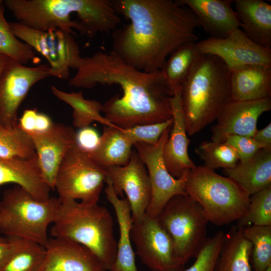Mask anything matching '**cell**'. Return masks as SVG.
<instances>
[{
    "mask_svg": "<svg viewBox=\"0 0 271 271\" xmlns=\"http://www.w3.org/2000/svg\"><path fill=\"white\" fill-rule=\"evenodd\" d=\"M129 22L112 33L111 52L146 72L161 70L181 45L196 42L199 24L195 15L172 0H111Z\"/></svg>",
    "mask_w": 271,
    "mask_h": 271,
    "instance_id": "1",
    "label": "cell"
},
{
    "mask_svg": "<svg viewBox=\"0 0 271 271\" xmlns=\"http://www.w3.org/2000/svg\"><path fill=\"white\" fill-rule=\"evenodd\" d=\"M97 84H117L121 88L122 95H114L102 108L104 117L120 128L162 122L172 117L173 95L161 70L144 72L111 52L99 51L82 57L76 74L69 80V85L74 87L91 89Z\"/></svg>",
    "mask_w": 271,
    "mask_h": 271,
    "instance_id": "2",
    "label": "cell"
},
{
    "mask_svg": "<svg viewBox=\"0 0 271 271\" xmlns=\"http://www.w3.org/2000/svg\"><path fill=\"white\" fill-rule=\"evenodd\" d=\"M18 22L42 31L74 30L88 37L108 33L121 23L111 0H6Z\"/></svg>",
    "mask_w": 271,
    "mask_h": 271,
    "instance_id": "3",
    "label": "cell"
},
{
    "mask_svg": "<svg viewBox=\"0 0 271 271\" xmlns=\"http://www.w3.org/2000/svg\"><path fill=\"white\" fill-rule=\"evenodd\" d=\"M230 69L217 57L200 54L181 86L187 133L193 136L215 121L231 99Z\"/></svg>",
    "mask_w": 271,
    "mask_h": 271,
    "instance_id": "4",
    "label": "cell"
},
{
    "mask_svg": "<svg viewBox=\"0 0 271 271\" xmlns=\"http://www.w3.org/2000/svg\"><path fill=\"white\" fill-rule=\"evenodd\" d=\"M61 200L59 213L51 228V236L67 238L84 246L105 270L110 271L116 257L117 242L108 210L98 203Z\"/></svg>",
    "mask_w": 271,
    "mask_h": 271,
    "instance_id": "5",
    "label": "cell"
},
{
    "mask_svg": "<svg viewBox=\"0 0 271 271\" xmlns=\"http://www.w3.org/2000/svg\"><path fill=\"white\" fill-rule=\"evenodd\" d=\"M61 205L59 197L39 200L19 186L8 189L0 201V232L45 247L48 228L56 220Z\"/></svg>",
    "mask_w": 271,
    "mask_h": 271,
    "instance_id": "6",
    "label": "cell"
},
{
    "mask_svg": "<svg viewBox=\"0 0 271 271\" xmlns=\"http://www.w3.org/2000/svg\"><path fill=\"white\" fill-rule=\"evenodd\" d=\"M185 191L201 206L208 221L217 226L237 221L249 202L250 196L234 181L204 166L188 171Z\"/></svg>",
    "mask_w": 271,
    "mask_h": 271,
    "instance_id": "7",
    "label": "cell"
},
{
    "mask_svg": "<svg viewBox=\"0 0 271 271\" xmlns=\"http://www.w3.org/2000/svg\"><path fill=\"white\" fill-rule=\"evenodd\" d=\"M171 238L176 254L184 266L195 257L206 240L209 222L201 206L187 194L170 199L157 217Z\"/></svg>",
    "mask_w": 271,
    "mask_h": 271,
    "instance_id": "8",
    "label": "cell"
},
{
    "mask_svg": "<svg viewBox=\"0 0 271 271\" xmlns=\"http://www.w3.org/2000/svg\"><path fill=\"white\" fill-rule=\"evenodd\" d=\"M107 176L105 168L74 145L63 159L55 189L61 200L98 203Z\"/></svg>",
    "mask_w": 271,
    "mask_h": 271,
    "instance_id": "9",
    "label": "cell"
},
{
    "mask_svg": "<svg viewBox=\"0 0 271 271\" xmlns=\"http://www.w3.org/2000/svg\"><path fill=\"white\" fill-rule=\"evenodd\" d=\"M14 35L43 56L53 76L69 78L70 69H78L82 57L73 35L60 29L37 30L19 22L10 23Z\"/></svg>",
    "mask_w": 271,
    "mask_h": 271,
    "instance_id": "10",
    "label": "cell"
},
{
    "mask_svg": "<svg viewBox=\"0 0 271 271\" xmlns=\"http://www.w3.org/2000/svg\"><path fill=\"white\" fill-rule=\"evenodd\" d=\"M171 126L166 129L155 144L137 143L135 150L145 164L149 175L151 197L146 213L157 218L160 212L173 197L187 194L185 185L188 171L180 178L173 177L169 172L163 158V150L167 142Z\"/></svg>",
    "mask_w": 271,
    "mask_h": 271,
    "instance_id": "11",
    "label": "cell"
},
{
    "mask_svg": "<svg viewBox=\"0 0 271 271\" xmlns=\"http://www.w3.org/2000/svg\"><path fill=\"white\" fill-rule=\"evenodd\" d=\"M53 76L49 65L28 67L8 58L0 72V124L17 126L18 111L31 87Z\"/></svg>",
    "mask_w": 271,
    "mask_h": 271,
    "instance_id": "12",
    "label": "cell"
},
{
    "mask_svg": "<svg viewBox=\"0 0 271 271\" xmlns=\"http://www.w3.org/2000/svg\"><path fill=\"white\" fill-rule=\"evenodd\" d=\"M131 241L141 261L151 271H181L173 242L157 218L146 213L133 222Z\"/></svg>",
    "mask_w": 271,
    "mask_h": 271,
    "instance_id": "13",
    "label": "cell"
},
{
    "mask_svg": "<svg viewBox=\"0 0 271 271\" xmlns=\"http://www.w3.org/2000/svg\"><path fill=\"white\" fill-rule=\"evenodd\" d=\"M196 45L200 54L217 57L230 70L249 64L271 66V49L256 44L239 28L224 38L209 37Z\"/></svg>",
    "mask_w": 271,
    "mask_h": 271,
    "instance_id": "14",
    "label": "cell"
},
{
    "mask_svg": "<svg viewBox=\"0 0 271 271\" xmlns=\"http://www.w3.org/2000/svg\"><path fill=\"white\" fill-rule=\"evenodd\" d=\"M107 178L118 196L126 195L133 222L146 214L151 197V187L146 167L135 150L128 163L122 166L105 168Z\"/></svg>",
    "mask_w": 271,
    "mask_h": 271,
    "instance_id": "15",
    "label": "cell"
},
{
    "mask_svg": "<svg viewBox=\"0 0 271 271\" xmlns=\"http://www.w3.org/2000/svg\"><path fill=\"white\" fill-rule=\"evenodd\" d=\"M271 109V99L254 100L231 99L219 112L211 129V141L223 142L226 136L252 137L257 130L259 117Z\"/></svg>",
    "mask_w": 271,
    "mask_h": 271,
    "instance_id": "16",
    "label": "cell"
},
{
    "mask_svg": "<svg viewBox=\"0 0 271 271\" xmlns=\"http://www.w3.org/2000/svg\"><path fill=\"white\" fill-rule=\"evenodd\" d=\"M27 133L33 143L43 177L50 188L54 190L59 166L76 144V132L69 125L54 123L46 132Z\"/></svg>",
    "mask_w": 271,
    "mask_h": 271,
    "instance_id": "17",
    "label": "cell"
},
{
    "mask_svg": "<svg viewBox=\"0 0 271 271\" xmlns=\"http://www.w3.org/2000/svg\"><path fill=\"white\" fill-rule=\"evenodd\" d=\"M45 249L38 271H105L89 249L70 239L51 237Z\"/></svg>",
    "mask_w": 271,
    "mask_h": 271,
    "instance_id": "18",
    "label": "cell"
},
{
    "mask_svg": "<svg viewBox=\"0 0 271 271\" xmlns=\"http://www.w3.org/2000/svg\"><path fill=\"white\" fill-rule=\"evenodd\" d=\"M170 102L173 123L163 148V158L170 174L178 178L196 165L190 158L188 152L190 140L187 137L184 118L181 87L173 93Z\"/></svg>",
    "mask_w": 271,
    "mask_h": 271,
    "instance_id": "19",
    "label": "cell"
},
{
    "mask_svg": "<svg viewBox=\"0 0 271 271\" xmlns=\"http://www.w3.org/2000/svg\"><path fill=\"white\" fill-rule=\"evenodd\" d=\"M195 15L210 37L223 38L240 27L232 0H176Z\"/></svg>",
    "mask_w": 271,
    "mask_h": 271,
    "instance_id": "20",
    "label": "cell"
},
{
    "mask_svg": "<svg viewBox=\"0 0 271 271\" xmlns=\"http://www.w3.org/2000/svg\"><path fill=\"white\" fill-rule=\"evenodd\" d=\"M14 183L39 200L49 198L51 189L42 175L37 155L29 159L0 157V185Z\"/></svg>",
    "mask_w": 271,
    "mask_h": 271,
    "instance_id": "21",
    "label": "cell"
},
{
    "mask_svg": "<svg viewBox=\"0 0 271 271\" xmlns=\"http://www.w3.org/2000/svg\"><path fill=\"white\" fill-rule=\"evenodd\" d=\"M104 189L107 200L115 211L119 227L115 259L110 271H138L131 245V230L133 224L130 207L126 198H119L107 178Z\"/></svg>",
    "mask_w": 271,
    "mask_h": 271,
    "instance_id": "22",
    "label": "cell"
},
{
    "mask_svg": "<svg viewBox=\"0 0 271 271\" xmlns=\"http://www.w3.org/2000/svg\"><path fill=\"white\" fill-rule=\"evenodd\" d=\"M231 97L254 100L271 96V66L243 65L231 70Z\"/></svg>",
    "mask_w": 271,
    "mask_h": 271,
    "instance_id": "23",
    "label": "cell"
},
{
    "mask_svg": "<svg viewBox=\"0 0 271 271\" xmlns=\"http://www.w3.org/2000/svg\"><path fill=\"white\" fill-rule=\"evenodd\" d=\"M233 3L242 31L256 44L271 49V5L262 0Z\"/></svg>",
    "mask_w": 271,
    "mask_h": 271,
    "instance_id": "24",
    "label": "cell"
},
{
    "mask_svg": "<svg viewBox=\"0 0 271 271\" xmlns=\"http://www.w3.org/2000/svg\"><path fill=\"white\" fill-rule=\"evenodd\" d=\"M249 196L271 186V147L259 150L250 159L223 169Z\"/></svg>",
    "mask_w": 271,
    "mask_h": 271,
    "instance_id": "25",
    "label": "cell"
},
{
    "mask_svg": "<svg viewBox=\"0 0 271 271\" xmlns=\"http://www.w3.org/2000/svg\"><path fill=\"white\" fill-rule=\"evenodd\" d=\"M133 147L121 128L104 126L98 147L88 154L104 168L122 166L129 161Z\"/></svg>",
    "mask_w": 271,
    "mask_h": 271,
    "instance_id": "26",
    "label": "cell"
},
{
    "mask_svg": "<svg viewBox=\"0 0 271 271\" xmlns=\"http://www.w3.org/2000/svg\"><path fill=\"white\" fill-rule=\"evenodd\" d=\"M252 244L236 226L225 233L215 271H251Z\"/></svg>",
    "mask_w": 271,
    "mask_h": 271,
    "instance_id": "27",
    "label": "cell"
},
{
    "mask_svg": "<svg viewBox=\"0 0 271 271\" xmlns=\"http://www.w3.org/2000/svg\"><path fill=\"white\" fill-rule=\"evenodd\" d=\"M9 238L11 248L0 265V271H38L44 258L45 247L27 239Z\"/></svg>",
    "mask_w": 271,
    "mask_h": 271,
    "instance_id": "28",
    "label": "cell"
},
{
    "mask_svg": "<svg viewBox=\"0 0 271 271\" xmlns=\"http://www.w3.org/2000/svg\"><path fill=\"white\" fill-rule=\"evenodd\" d=\"M51 91L57 98L72 108V123L74 126L80 129L90 126L94 121L104 126H115L101 115L102 104L94 99H85L81 91L67 92L54 86L51 87Z\"/></svg>",
    "mask_w": 271,
    "mask_h": 271,
    "instance_id": "29",
    "label": "cell"
},
{
    "mask_svg": "<svg viewBox=\"0 0 271 271\" xmlns=\"http://www.w3.org/2000/svg\"><path fill=\"white\" fill-rule=\"evenodd\" d=\"M196 43L186 42L176 48L161 70L172 95L181 87L200 55Z\"/></svg>",
    "mask_w": 271,
    "mask_h": 271,
    "instance_id": "30",
    "label": "cell"
},
{
    "mask_svg": "<svg viewBox=\"0 0 271 271\" xmlns=\"http://www.w3.org/2000/svg\"><path fill=\"white\" fill-rule=\"evenodd\" d=\"M239 229L252 244L251 267L254 271H265L271 266V226H250Z\"/></svg>",
    "mask_w": 271,
    "mask_h": 271,
    "instance_id": "31",
    "label": "cell"
},
{
    "mask_svg": "<svg viewBox=\"0 0 271 271\" xmlns=\"http://www.w3.org/2000/svg\"><path fill=\"white\" fill-rule=\"evenodd\" d=\"M36 156L29 134L18 125L8 127L0 124V157L29 159Z\"/></svg>",
    "mask_w": 271,
    "mask_h": 271,
    "instance_id": "32",
    "label": "cell"
},
{
    "mask_svg": "<svg viewBox=\"0 0 271 271\" xmlns=\"http://www.w3.org/2000/svg\"><path fill=\"white\" fill-rule=\"evenodd\" d=\"M195 152L203 161V166L212 170L230 169L239 161L234 149L224 142L203 141Z\"/></svg>",
    "mask_w": 271,
    "mask_h": 271,
    "instance_id": "33",
    "label": "cell"
},
{
    "mask_svg": "<svg viewBox=\"0 0 271 271\" xmlns=\"http://www.w3.org/2000/svg\"><path fill=\"white\" fill-rule=\"evenodd\" d=\"M4 7H0V54L24 65L38 59L34 49L20 41L14 34L4 14Z\"/></svg>",
    "mask_w": 271,
    "mask_h": 271,
    "instance_id": "34",
    "label": "cell"
},
{
    "mask_svg": "<svg viewBox=\"0 0 271 271\" xmlns=\"http://www.w3.org/2000/svg\"><path fill=\"white\" fill-rule=\"evenodd\" d=\"M236 222L238 228L271 226V186L250 196L245 213Z\"/></svg>",
    "mask_w": 271,
    "mask_h": 271,
    "instance_id": "35",
    "label": "cell"
},
{
    "mask_svg": "<svg viewBox=\"0 0 271 271\" xmlns=\"http://www.w3.org/2000/svg\"><path fill=\"white\" fill-rule=\"evenodd\" d=\"M225 234L223 231H219L212 237L207 238L196 256L194 263L181 271H215Z\"/></svg>",
    "mask_w": 271,
    "mask_h": 271,
    "instance_id": "36",
    "label": "cell"
},
{
    "mask_svg": "<svg viewBox=\"0 0 271 271\" xmlns=\"http://www.w3.org/2000/svg\"><path fill=\"white\" fill-rule=\"evenodd\" d=\"M172 118L162 122L136 125L121 129L124 136L134 146L137 143L153 145L159 140L164 131L172 126Z\"/></svg>",
    "mask_w": 271,
    "mask_h": 271,
    "instance_id": "37",
    "label": "cell"
},
{
    "mask_svg": "<svg viewBox=\"0 0 271 271\" xmlns=\"http://www.w3.org/2000/svg\"><path fill=\"white\" fill-rule=\"evenodd\" d=\"M224 142L234 149L238 156L239 162H245L249 160L259 150L266 148L251 137L242 136L228 135L225 137Z\"/></svg>",
    "mask_w": 271,
    "mask_h": 271,
    "instance_id": "38",
    "label": "cell"
},
{
    "mask_svg": "<svg viewBox=\"0 0 271 271\" xmlns=\"http://www.w3.org/2000/svg\"><path fill=\"white\" fill-rule=\"evenodd\" d=\"M100 140V136L97 130L90 126L80 128L76 132L77 146L87 154L92 153L97 149Z\"/></svg>",
    "mask_w": 271,
    "mask_h": 271,
    "instance_id": "39",
    "label": "cell"
},
{
    "mask_svg": "<svg viewBox=\"0 0 271 271\" xmlns=\"http://www.w3.org/2000/svg\"><path fill=\"white\" fill-rule=\"evenodd\" d=\"M38 112L34 109H26L19 120V127L26 132L34 131Z\"/></svg>",
    "mask_w": 271,
    "mask_h": 271,
    "instance_id": "40",
    "label": "cell"
},
{
    "mask_svg": "<svg viewBox=\"0 0 271 271\" xmlns=\"http://www.w3.org/2000/svg\"><path fill=\"white\" fill-rule=\"evenodd\" d=\"M252 138L264 147H271V122L263 128L257 129Z\"/></svg>",
    "mask_w": 271,
    "mask_h": 271,
    "instance_id": "41",
    "label": "cell"
},
{
    "mask_svg": "<svg viewBox=\"0 0 271 271\" xmlns=\"http://www.w3.org/2000/svg\"><path fill=\"white\" fill-rule=\"evenodd\" d=\"M53 123L48 115L43 113L38 112L34 131L46 132L52 127Z\"/></svg>",
    "mask_w": 271,
    "mask_h": 271,
    "instance_id": "42",
    "label": "cell"
},
{
    "mask_svg": "<svg viewBox=\"0 0 271 271\" xmlns=\"http://www.w3.org/2000/svg\"><path fill=\"white\" fill-rule=\"evenodd\" d=\"M11 246V241L8 237L0 236V265L8 254Z\"/></svg>",
    "mask_w": 271,
    "mask_h": 271,
    "instance_id": "43",
    "label": "cell"
},
{
    "mask_svg": "<svg viewBox=\"0 0 271 271\" xmlns=\"http://www.w3.org/2000/svg\"><path fill=\"white\" fill-rule=\"evenodd\" d=\"M8 58L4 55L0 54V72L6 62Z\"/></svg>",
    "mask_w": 271,
    "mask_h": 271,
    "instance_id": "44",
    "label": "cell"
},
{
    "mask_svg": "<svg viewBox=\"0 0 271 271\" xmlns=\"http://www.w3.org/2000/svg\"><path fill=\"white\" fill-rule=\"evenodd\" d=\"M265 271H271V266H269Z\"/></svg>",
    "mask_w": 271,
    "mask_h": 271,
    "instance_id": "45",
    "label": "cell"
},
{
    "mask_svg": "<svg viewBox=\"0 0 271 271\" xmlns=\"http://www.w3.org/2000/svg\"><path fill=\"white\" fill-rule=\"evenodd\" d=\"M3 3V1L0 0V7H1L2 6H3V5H2Z\"/></svg>",
    "mask_w": 271,
    "mask_h": 271,
    "instance_id": "46",
    "label": "cell"
}]
</instances>
